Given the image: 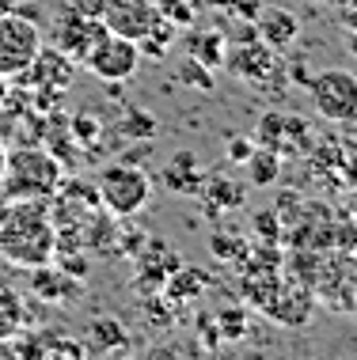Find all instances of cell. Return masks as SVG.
<instances>
[{"label": "cell", "instance_id": "1", "mask_svg": "<svg viewBox=\"0 0 357 360\" xmlns=\"http://www.w3.org/2000/svg\"><path fill=\"white\" fill-rule=\"evenodd\" d=\"M57 224L46 201H4L0 209V258L19 269L54 262Z\"/></svg>", "mask_w": 357, "mask_h": 360}, {"label": "cell", "instance_id": "2", "mask_svg": "<svg viewBox=\"0 0 357 360\" xmlns=\"http://www.w3.org/2000/svg\"><path fill=\"white\" fill-rule=\"evenodd\" d=\"M65 182V163L54 152L38 148H15L8 152V167L0 179V193L8 201H50Z\"/></svg>", "mask_w": 357, "mask_h": 360}, {"label": "cell", "instance_id": "3", "mask_svg": "<svg viewBox=\"0 0 357 360\" xmlns=\"http://www.w3.org/2000/svg\"><path fill=\"white\" fill-rule=\"evenodd\" d=\"M95 198H99V209L114 220L137 217L152 201V179L141 167H130V163H111L95 179Z\"/></svg>", "mask_w": 357, "mask_h": 360}, {"label": "cell", "instance_id": "4", "mask_svg": "<svg viewBox=\"0 0 357 360\" xmlns=\"http://www.w3.org/2000/svg\"><path fill=\"white\" fill-rule=\"evenodd\" d=\"M38 50H42V31L35 19L19 12H0V80L27 76Z\"/></svg>", "mask_w": 357, "mask_h": 360}, {"label": "cell", "instance_id": "5", "mask_svg": "<svg viewBox=\"0 0 357 360\" xmlns=\"http://www.w3.org/2000/svg\"><path fill=\"white\" fill-rule=\"evenodd\" d=\"M80 65L103 84H125L133 72L141 69V46L130 42V38H122V34L103 31L92 42V50L84 53Z\"/></svg>", "mask_w": 357, "mask_h": 360}, {"label": "cell", "instance_id": "6", "mask_svg": "<svg viewBox=\"0 0 357 360\" xmlns=\"http://www.w3.org/2000/svg\"><path fill=\"white\" fill-rule=\"evenodd\" d=\"M312 106L327 122H357V76L346 69H323L308 80Z\"/></svg>", "mask_w": 357, "mask_h": 360}, {"label": "cell", "instance_id": "7", "mask_svg": "<svg viewBox=\"0 0 357 360\" xmlns=\"http://www.w3.org/2000/svg\"><path fill=\"white\" fill-rule=\"evenodd\" d=\"M107 27H103V19H92V15H80L76 8L69 4H61L54 12V34H50V42H54V50H61V53H69L76 65L84 61V53L92 50V42L99 38Z\"/></svg>", "mask_w": 357, "mask_h": 360}, {"label": "cell", "instance_id": "8", "mask_svg": "<svg viewBox=\"0 0 357 360\" xmlns=\"http://www.w3.org/2000/svg\"><path fill=\"white\" fill-rule=\"evenodd\" d=\"M103 27L111 34H122L130 42H141L160 23V12L152 0H103Z\"/></svg>", "mask_w": 357, "mask_h": 360}, {"label": "cell", "instance_id": "9", "mask_svg": "<svg viewBox=\"0 0 357 360\" xmlns=\"http://www.w3.org/2000/svg\"><path fill=\"white\" fill-rule=\"evenodd\" d=\"M277 50H270V46L263 42V38H251V42H236L228 46L225 53V69L239 76V80L247 84H266L270 76L277 72Z\"/></svg>", "mask_w": 357, "mask_h": 360}, {"label": "cell", "instance_id": "10", "mask_svg": "<svg viewBox=\"0 0 357 360\" xmlns=\"http://www.w3.org/2000/svg\"><path fill=\"white\" fill-rule=\"evenodd\" d=\"M76 69L80 65L73 61L69 53H61V50H38V57L31 61V69H27V76H31V84L38 87V91H69L73 80H76Z\"/></svg>", "mask_w": 357, "mask_h": 360}, {"label": "cell", "instance_id": "11", "mask_svg": "<svg viewBox=\"0 0 357 360\" xmlns=\"http://www.w3.org/2000/svg\"><path fill=\"white\" fill-rule=\"evenodd\" d=\"M255 27H258V38H263L270 50H285V46H293V38L301 34L296 15L285 12V8H263V12L255 15Z\"/></svg>", "mask_w": 357, "mask_h": 360}, {"label": "cell", "instance_id": "12", "mask_svg": "<svg viewBox=\"0 0 357 360\" xmlns=\"http://www.w3.org/2000/svg\"><path fill=\"white\" fill-rule=\"evenodd\" d=\"M228 53V38L220 27H198V31L187 34V57L201 61L206 69H220Z\"/></svg>", "mask_w": 357, "mask_h": 360}, {"label": "cell", "instance_id": "13", "mask_svg": "<svg viewBox=\"0 0 357 360\" xmlns=\"http://www.w3.org/2000/svg\"><path fill=\"white\" fill-rule=\"evenodd\" d=\"M125 345H130V334L118 319H95L88 326V342H84L88 353H118Z\"/></svg>", "mask_w": 357, "mask_h": 360}, {"label": "cell", "instance_id": "14", "mask_svg": "<svg viewBox=\"0 0 357 360\" xmlns=\"http://www.w3.org/2000/svg\"><path fill=\"white\" fill-rule=\"evenodd\" d=\"M23 323H27L23 296H19L12 285H0V342L19 338V334H23Z\"/></svg>", "mask_w": 357, "mask_h": 360}, {"label": "cell", "instance_id": "15", "mask_svg": "<svg viewBox=\"0 0 357 360\" xmlns=\"http://www.w3.org/2000/svg\"><path fill=\"white\" fill-rule=\"evenodd\" d=\"M244 163H247V174H251V186H274V182L282 179V155L274 148L255 144V152H251Z\"/></svg>", "mask_w": 357, "mask_h": 360}, {"label": "cell", "instance_id": "16", "mask_svg": "<svg viewBox=\"0 0 357 360\" xmlns=\"http://www.w3.org/2000/svg\"><path fill=\"white\" fill-rule=\"evenodd\" d=\"M201 179H206V174L198 171V163H194V155H190V152H182V155L171 160V167H168V186L171 190L198 193L201 190Z\"/></svg>", "mask_w": 357, "mask_h": 360}, {"label": "cell", "instance_id": "17", "mask_svg": "<svg viewBox=\"0 0 357 360\" xmlns=\"http://www.w3.org/2000/svg\"><path fill=\"white\" fill-rule=\"evenodd\" d=\"M201 288H206V274L201 269H175V274L168 277V296L171 304H187V300H198Z\"/></svg>", "mask_w": 357, "mask_h": 360}, {"label": "cell", "instance_id": "18", "mask_svg": "<svg viewBox=\"0 0 357 360\" xmlns=\"http://www.w3.org/2000/svg\"><path fill=\"white\" fill-rule=\"evenodd\" d=\"M198 193H206V201L209 205H220V209H236L239 201H244V190L236 186L232 179H209V182H201V190Z\"/></svg>", "mask_w": 357, "mask_h": 360}, {"label": "cell", "instance_id": "19", "mask_svg": "<svg viewBox=\"0 0 357 360\" xmlns=\"http://www.w3.org/2000/svg\"><path fill=\"white\" fill-rule=\"evenodd\" d=\"M152 4H156V12L175 27H190L198 15V0H152Z\"/></svg>", "mask_w": 357, "mask_h": 360}, {"label": "cell", "instance_id": "20", "mask_svg": "<svg viewBox=\"0 0 357 360\" xmlns=\"http://www.w3.org/2000/svg\"><path fill=\"white\" fill-rule=\"evenodd\" d=\"M179 80L190 84L194 91H213V69H206V65L194 61V57H187V61L179 65Z\"/></svg>", "mask_w": 357, "mask_h": 360}, {"label": "cell", "instance_id": "21", "mask_svg": "<svg viewBox=\"0 0 357 360\" xmlns=\"http://www.w3.org/2000/svg\"><path fill=\"white\" fill-rule=\"evenodd\" d=\"M217 15H236V19H255L263 12V0H206Z\"/></svg>", "mask_w": 357, "mask_h": 360}, {"label": "cell", "instance_id": "22", "mask_svg": "<svg viewBox=\"0 0 357 360\" xmlns=\"http://www.w3.org/2000/svg\"><path fill=\"white\" fill-rule=\"evenodd\" d=\"M69 133H73V141L76 144H84V141H95L99 137V122H95V114H76V118H69Z\"/></svg>", "mask_w": 357, "mask_h": 360}, {"label": "cell", "instance_id": "23", "mask_svg": "<svg viewBox=\"0 0 357 360\" xmlns=\"http://www.w3.org/2000/svg\"><path fill=\"white\" fill-rule=\"evenodd\" d=\"M217 326H225V330H220L225 338H244V311H239V307L220 311V315H217Z\"/></svg>", "mask_w": 357, "mask_h": 360}, {"label": "cell", "instance_id": "24", "mask_svg": "<svg viewBox=\"0 0 357 360\" xmlns=\"http://www.w3.org/2000/svg\"><path fill=\"white\" fill-rule=\"evenodd\" d=\"M255 228H258L263 239H282V220H277V212H258Z\"/></svg>", "mask_w": 357, "mask_h": 360}, {"label": "cell", "instance_id": "25", "mask_svg": "<svg viewBox=\"0 0 357 360\" xmlns=\"http://www.w3.org/2000/svg\"><path fill=\"white\" fill-rule=\"evenodd\" d=\"M213 255H220V258H239V255H244V247H239V243H232V236H213Z\"/></svg>", "mask_w": 357, "mask_h": 360}, {"label": "cell", "instance_id": "26", "mask_svg": "<svg viewBox=\"0 0 357 360\" xmlns=\"http://www.w3.org/2000/svg\"><path fill=\"white\" fill-rule=\"evenodd\" d=\"M251 152H255V141H247V137H236L232 144H228V160L232 163H244Z\"/></svg>", "mask_w": 357, "mask_h": 360}, {"label": "cell", "instance_id": "27", "mask_svg": "<svg viewBox=\"0 0 357 360\" xmlns=\"http://www.w3.org/2000/svg\"><path fill=\"white\" fill-rule=\"evenodd\" d=\"M61 4H69V8H76L80 15H92V19L103 15V0H61Z\"/></svg>", "mask_w": 357, "mask_h": 360}, {"label": "cell", "instance_id": "28", "mask_svg": "<svg viewBox=\"0 0 357 360\" xmlns=\"http://www.w3.org/2000/svg\"><path fill=\"white\" fill-rule=\"evenodd\" d=\"M346 46H350V53L357 57V27H350V34H346Z\"/></svg>", "mask_w": 357, "mask_h": 360}, {"label": "cell", "instance_id": "29", "mask_svg": "<svg viewBox=\"0 0 357 360\" xmlns=\"http://www.w3.org/2000/svg\"><path fill=\"white\" fill-rule=\"evenodd\" d=\"M4 167H8V144L0 141V179H4Z\"/></svg>", "mask_w": 357, "mask_h": 360}, {"label": "cell", "instance_id": "30", "mask_svg": "<svg viewBox=\"0 0 357 360\" xmlns=\"http://www.w3.org/2000/svg\"><path fill=\"white\" fill-rule=\"evenodd\" d=\"M346 4H350V12H357V0H346Z\"/></svg>", "mask_w": 357, "mask_h": 360}, {"label": "cell", "instance_id": "31", "mask_svg": "<svg viewBox=\"0 0 357 360\" xmlns=\"http://www.w3.org/2000/svg\"><path fill=\"white\" fill-rule=\"evenodd\" d=\"M323 4H331V0H323Z\"/></svg>", "mask_w": 357, "mask_h": 360}]
</instances>
